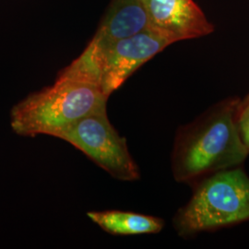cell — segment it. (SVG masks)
<instances>
[{
	"label": "cell",
	"mask_w": 249,
	"mask_h": 249,
	"mask_svg": "<svg viewBox=\"0 0 249 249\" xmlns=\"http://www.w3.org/2000/svg\"><path fill=\"white\" fill-rule=\"evenodd\" d=\"M240 101L224 99L178 129L172 152L176 181L193 185L219 171L238 167L246 160L249 151L236 124Z\"/></svg>",
	"instance_id": "obj_1"
},
{
	"label": "cell",
	"mask_w": 249,
	"mask_h": 249,
	"mask_svg": "<svg viewBox=\"0 0 249 249\" xmlns=\"http://www.w3.org/2000/svg\"><path fill=\"white\" fill-rule=\"evenodd\" d=\"M97 84L60 72L52 86L31 93L10 112L13 131L22 137L60 135L81 118L107 110Z\"/></svg>",
	"instance_id": "obj_2"
},
{
	"label": "cell",
	"mask_w": 249,
	"mask_h": 249,
	"mask_svg": "<svg viewBox=\"0 0 249 249\" xmlns=\"http://www.w3.org/2000/svg\"><path fill=\"white\" fill-rule=\"evenodd\" d=\"M192 186L191 198L173 219L180 237L249 221V177L240 166L214 173Z\"/></svg>",
	"instance_id": "obj_3"
},
{
	"label": "cell",
	"mask_w": 249,
	"mask_h": 249,
	"mask_svg": "<svg viewBox=\"0 0 249 249\" xmlns=\"http://www.w3.org/2000/svg\"><path fill=\"white\" fill-rule=\"evenodd\" d=\"M83 152L112 178L136 181L141 178L124 137L116 131L107 116V110L81 118L58 138Z\"/></svg>",
	"instance_id": "obj_4"
},
{
	"label": "cell",
	"mask_w": 249,
	"mask_h": 249,
	"mask_svg": "<svg viewBox=\"0 0 249 249\" xmlns=\"http://www.w3.org/2000/svg\"><path fill=\"white\" fill-rule=\"evenodd\" d=\"M149 28L150 20L142 0H115L87 48L63 71L98 85L99 68L107 50L116 42Z\"/></svg>",
	"instance_id": "obj_5"
},
{
	"label": "cell",
	"mask_w": 249,
	"mask_h": 249,
	"mask_svg": "<svg viewBox=\"0 0 249 249\" xmlns=\"http://www.w3.org/2000/svg\"><path fill=\"white\" fill-rule=\"evenodd\" d=\"M172 44L174 41L169 37L152 28L116 42L105 53L100 64V89L109 98L143 64Z\"/></svg>",
	"instance_id": "obj_6"
},
{
	"label": "cell",
	"mask_w": 249,
	"mask_h": 249,
	"mask_svg": "<svg viewBox=\"0 0 249 249\" xmlns=\"http://www.w3.org/2000/svg\"><path fill=\"white\" fill-rule=\"evenodd\" d=\"M151 28L169 37L174 43L208 36L213 24L193 0H142Z\"/></svg>",
	"instance_id": "obj_7"
},
{
	"label": "cell",
	"mask_w": 249,
	"mask_h": 249,
	"mask_svg": "<svg viewBox=\"0 0 249 249\" xmlns=\"http://www.w3.org/2000/svg\"><path fill=\"white\" fill-rule=\"evenodd\" d=\"M87 216L105 231L114 235H140L160 232L164 222L151 215L123 211L89 212Z\"/></svg>",
	"instance_id": "obj_8"
},
{
	"label": "cell",
	"mask_w": 249,
	"mask_h": 249,
	"mask_svg": "<svg viewBox=\"0 0 249 249\" xmlns=\"http://www.w3.org/2000/svg\"><path fill=\"white\" fill-rule=\"evenodd\" d=\"M236 124L242 142L249 151V94L240 101L236 113Z\"/></svg>",
	"instance_id": "obj_9"
}]
</instances>
